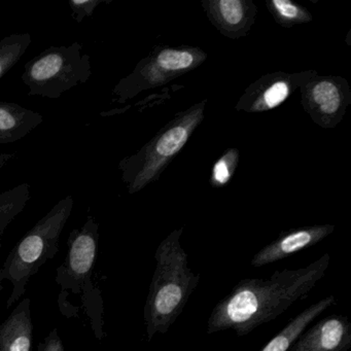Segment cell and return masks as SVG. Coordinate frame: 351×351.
<instances>
[{
	"instance_id": "obj_14",
	"label": "cell",
	"mask_w": 351,
	"mask_h": 351,
	"mask_svg": "<svg viewBox=\"0 0 351 351\" xmlns=\"http://www.w3.org/2000/svg\"><path fill=\"white\" fill-rule=\"evenodd\" d=\"M44 121L40 112L14 102L0 101V145L21 141Z\"/></svg>"
},
{
	"instance_id": "obj_16",
	"label": "cell",
	"mask_w": 351,
	"mask_h": 351,
	"mask_svg": "<svg viewBox=\"0 0 351 351\" xmlns=\"http://www.w3.org/2000/svg\"><path fill=\"white\" fill-rule=\"evenodd\" d=\"M30 199V184L22 182L0 194V236L25 209Z\"/></svg>"
},
{
	"instance_id": "obj_9",
	"label": "cell",
	"mask_w": 351,
	"mask_h": 351,
	"mask_svg": "<svg viewBox=\"0 0 351 351\" xmlns=\"http://www.w3.org/2000/svg\"><path fill=\"white\" fill-rule=\"evenodd\" d=\"M315 75H317L315 71L267 73L246 88L243 95L236 104V110L258 114L274 110Z\"/></svg>"
},
{
	"instance_id": "obj_2",
	"label": "cell",
	"mask_w": 351,
	"mask_h": 351,
	"mask_svg": "<svg viewBox=\"0 0 351 351\" xmlns=\"http://www.w3.org/2000/svg\"><path fill=\"white\" fill-rule=\"evenodd\" d=\"M182 232L184 227L173 230L156 250V269L143 310L147 342L170 330L201 279L189 266L188 254L180 243Z\"/></svg>"
},
{
	"instance_id": "obj_17",
	"label": "cell",
	"mask_w": 351,
	"mask_h": 351,
	"mask_svg": "<svg viewBox=\"0 0 351 351\" xmlns=\"http://www.w3.org/2000/svg\"><path fill=\"white\" fill-rule=\"evenodd\" d=\"M266 7L275 22L283 28L309 23L313 19L305 7L291 0H266Z\"/></svg>"
},
{
	"instance_id": "obj_22",
	"label": "cell",
	"mask_w": 351,
	"mask_h": 351,
	"mask_svg": "<svg viewBox=\"0 0 351 351\" xmlns=\"http://www.w3.org/2000/svg\"><path fill=\"white\" fill-rule=\"evenodd\" d=\"M16 154H1L0 155V169L5 167L8 162L11 161L12 159L15 158Z\"/></svg>"
},
{
	"instance_id": "obj_8",
	"label": "cell",
	"mask_w": 351,
	"mask_h": 351,
	"mask_svg": "<svg viewBox=\"0 0 351 351\" xmlns=\"http://www.w3.org/2000/svg\"><path fill=\"white\" fill-rule=\"evenodd\" d=\"M99 247V225L89 215L80 229L71 232L69 252L64 263L58 268L56 281L62 289L75 293L90 283Z\"/></svg>"
},
{
	"instance_id": "obj_10",
	"label": "cell",
	"mask_w": 351,
	"mask_h": 351,
	"mask_svg": "<svg viewBox=\"0 0 351 351\" xmlns=\"http://www.w3.org/2000/svg\"><path fill=\"white\" fill-rule=\"evenodd\" d=\"M334 231L335 226L332 225H314L283 232L277 239L258 250L252 256L250 264L254 268H261L285 260L297 252L319 243Z\"/></svg>"
},
{
	"instance_id": "obj_12",
	"label": "cell",
	"mask_w": 351,
	"mask_h": 351,
	"mask_svg": "<svg viewBox=\"0 0 351 351\" xmlns=\"http://www.w3.org/2000/svg\"><path fill=\"white\" fill-rule=\"evenodd\" d=\"M351 322L343 314H332L318 320L291 345L289 351H349Z\"/></svg>"
},
{
	"instance_id": "obj_15",
	"label": "cell",
	"mask_w": 351,
	"mask_h": 351,
	"mask_svg": "<svg viewBox=\"0 0 351 351\" xmlns=\"http://www.w3.org/2000/svg\"><path fill=\"white\" fill-rule=\"evenodd\" d=\"M334 305H336V298L332 295L312 304L293 317L276 336L273 337L258 351H289L291 345L301 336L307 326H310V324L320 314L324 313L326 309Z\"/></svg>"
},
{
	"instance_id": "obj_18",
	"label": "cell",
	"mask_w": 351,
	"mask_h": 351,
	"mask_svg": "<svg viewBox=\"0 0 351 351\" xmlns=\"http://www.w3.org/2000/svg\"><path fill=\"white\" fill-rule=\"evenodd\" d=\"M30 44L29 34H13L0 40V79L21 60Z\"/></svg>"
},
{
	"instance_id": "obj_6",
	"label": "cell",
	"mask_w": 351,
	"mask_h": 351,
	"mask_svg": "<svg viewBox=\"0 0 351 351\" xmlns=\"http://www.w3.org/2000/svg\"><path fill=\"white\" fill-rule=\"evenodd\" d=\"M207 54L198 47L158 46L141 59L134 71L112 90L117 104H125L143 91L161 87L198 69Z\"/></svg>"
},
{
	"instance_id": "obj_4",
	"label": "cell",
	"mask_w": 351,
	"mask_h": 351,
	"mask_svg": "<svg viewBox=\"0 0 351 351\" xmlns=\"http://www.w3.org/2000/svg\"><path fill=\"white\" fill-rule=\"evenodd\" d=\"M207 100L178 112L136 154L119 163L129 194H135L158 182L204 120Z\"/></svg>"
},
{
	"instance_id": "obj_19",
	"label": "cell",
	"mask_w": 351,
	"mask_h": 351,
	"mask_svg": "<svg viewBox=\"0 0 351 351\" xmlns=\"http://www.w3.org/2000/svg\"><path fill=\"white\" fill-rule=\"evenodd\" d=\"M239 152L237 149H229L219 158L211 170L210 184L213 188H223L229 184L232 176L237 169Z\"/></svg>"
},
{
	"instance_id": "obj_13",
	"label": "cell",
	"mask_w": 351,
	"mask_h": 351,
	"mask_svg": "<svg viewBox=\"0 0 351 351\" xmlns=\"http://www.w3.org/2000/svg\"><path fill=\"white\" fill-rule=\"evenodd\" d=\"M32 342L34 324L30 299L25 298L0 324V351H32Z\"/></svg>"
},
{
	"instance_id": "obj_3",
	"label": "cell",
	"mask_w": 351,
	"mask_h": 351,
	"mask_svg": "<svg viewBox=\"0 0 351 351\" xmlns=\"http://www.w3.org/2000/svg\"><path fill=\"white\" fill-rule=\"evenodd\" d=\"M73 205L75 200L71 195L61 199L10 252L0 268V291L5 281H9L13 287L7 302L8 309L20 301L30 278L43 265L56 256L61 233L71 217Z\"/></svg>"
},
{
	"instance_id": "obj_20",
	"label": "cell",
	"mask_w": 351,
	"mask_h": 351,
	"mask_svg": "<svg viewBox=\"0 0 351 351\" xmlns=\"http://www.w3.org/2000/svg\"><path fill=\"white\" fill-rule=\"evenodd\" d=\"M112 3V0H69V5L71 10V17L77 24H81L85 18H91L101 3Z\"/></svg>"
},
{
	"instance_id": "obj_11",
	"label": "cell",
	"mask_w": 351,
	"mask_h": 351,
	"mask_svg": "<svg viewBox=\"0 0 351 351\" xmlns=\"http://www.w3.org/2000/svg\"><path fill=\"white\" fill-rule=\"evenodd\" d=\"M201 5L217 32L232 40L247 36L258 14L252 0H203Z\"/></svg>"
},
{
	"instance_id": "obj_1",
	"label": "cell",
	"mask_w": 351,
	"mask_h": 351,
	"mask_svg": "<svg viewBox=\"0 0 351 351\" xmlns=\"http://www.w3.org/2000/svg\"><path fill=\"white\" fill-rule=\"evenodd\" d=\"M330 265V254H322L308 266L283 269L268 279L245 278L213 308L207 332L232 330L246 336L258 326L272 322L291 305L309 295L324 278Z\"/></svg>"
},
{
	"instance_id": "obj_7",
	"label": "cell",
	"mask_w": 351,
	"mask_h": 351,
	"mask_svg": "<svg viewBox=\"0 0 351 351\" xmlns=\"http://www.w3.org/2000/svg\"><path fill=\"white\" fill-rule=\"evenodd\" d=\"M300 89L302 106L316 125L332 129L342 122L351 104V89L346 79L317 73Z\"/></svg>"
},
{
	"instance_id": "obj_5",
	"label": "cell",
	"mask_w": 351,
	"mask_h": 351,
	"mask_svg": "<svg viewBox=\"0 0 351 351\" xmlns=\"http://www.w3.org/2000/svg\"><path fill=\"white\" fill-rule=\"evenodd\" d=\"M82 50L77 42L51 47L28 61L21 77L29 89L28 96L59 99L65 92L87 83L92 75L91 58Z\"/></svg>"
},
{
	"instance_id": "obj_21",
	"label": "cell",
	"mask_w": 351,
	"mask_h": 351,
	"mask_svg": "<svg viewBox=\"0 0 351 351\" xmlns=\"http://www.w3.org/2000/svg\"><path fill=\"white\" fill-rule=\"evenodd\" d=\"M38 351H65L64 345L59 336L58 330L54 328L49 332L48 336L40 342Z\"/></svg>"
}]
</instances>
